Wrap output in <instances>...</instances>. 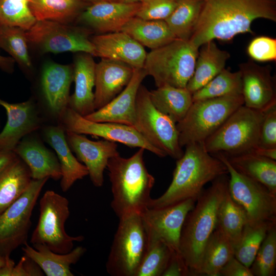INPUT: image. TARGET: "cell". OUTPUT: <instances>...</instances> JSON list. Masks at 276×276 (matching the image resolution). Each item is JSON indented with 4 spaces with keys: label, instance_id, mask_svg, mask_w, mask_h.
Instances as JSON below:
<instances>
[{
    "label": "cell",
    "instance_id": "obj_35",
    "mask_svg": "<svg viewBox=\"0 0 276 276\" xmlns=\"http://www.w3.org/2000/svg\"><path fill=\"white\" fill-rule=\"evenodd\" d=\"M203 0H178L171 14L165 20L176 38L189 40L197 22Z\"/></svg>",
    "mask_w": 276,
    "mask_h": 276
},
{
    "label": "cell",
    "instance_id": "obj_1",
    "mask_svg": "<svg viewBox=\"0 0 276 276\" xmlns=\"http://www.w3.org/2000/svg\"><path fill=\"white\" fill-rule=\"evenodd\" d=\"M259 18L276 22V0H203L189 40L199 48L215 39L229 41L240 34H253L251 24Z\"/></svg>",
    "mask_w": 276,
    "mask_h": 276
},
{
    "label": "cell",
    "instance_id": "obj_7",
    "mask_svg": "<svg viewBox=\"0 0 276 276\" xmlns=\"http://www.w3.org/2000/svg\"><path fill=\"white\" fill-rule=\"evenodd\" d=\"M263 115L264 111L241 106L204 141L205 150L226 156L252 151L259 146Z\"/></svg>",
    "mask_w": 276,
    "mask_h": 276
},
{
    "label": "cell",
    "instance_id": "obj_25",
    "mask_svg": "<svg viewBox=\"0 0 276 276\" xmlns=\"http://www.w3.org/2000/svg\"><path fill=\"white\" fill-rule=\"evenodd\" d=\"M134 68L122 62L101 58L95 67V110L119 94L131 80Z\"/></svg>",
    "mask_w": 276,
    "mask_h": 276
},
{
    "label": "cell",
    "instance_id": "obj_14",
    "mask_svg": "<svg viewBox=\"0 0 276 276\" xmlns=\"http://www.w3.org/2000/svg\"><path fill=\"white\" fill-rule=\"evenodd\" d=\"M73 65L48 62L42 67L36 102L46 124H58L68 107Z\"/></svg>",
    "mask_w": 276,
    "mask_h": 276
},
{
    "label": "cell",
    "instance_id": "obj_41",
    "mask_svg": "<svg viewBox=\"0 0 276 276\" xmlns=\"http://www.w3.org/2000/svg\"><path fill=\"white\" fill-rule=\"evenodd\" d=\"M30 0H0V26L30 29L37 21L29 7Z\"/></svg>",
    "mask_w": 276,
    "mask_h": 276
},
{
    "label": "cell",
    "instance_id": "obj_20",
    "mask_svg": "<svg viewBox=\"0 0 276 276\" xmlns=\"http://www.w3.org/2000/svg\"><path fill=\"white\" fill-rule=\"evenodd\" d=\"M65 137L72 151L87 169L93 184L96 187H102L103 173L109 159L120 154L116 143L106 140L94 141L71 131H65Z\"/></svg>",
    "mask_w": 276,
    "mask_h": 276
},
{
    "label": "cell",
    "instance_id": "obj_17",
    "mask_svg": "<svg viewBox=\"0 0 276 276\" xmlns=\"http://www.w3.org/2000/svg\"><path fill=\"white\" fill-rule=\"evenodd\" d=\"M6 111L7 123L0 132V150L13 151L26 135L39 130L46 122L33 98L17 103L0 99Z\"/></svg>",
    "mask_w": 276,
    "mask_h": 276
},
{
    "label": "cell",
    "instance_id": "obj_42",
    "mask_svg": "<svg viewBox=\"0 0 276 276\" xmlns=\"http://www.w3.org/2000/svg\"><path fill=\"white\" fill-rule=\"evenodd\" d=\"M275 267L276 225H274L268 231L250 269L254 276H273Z\"/></svg>",
    "mask_w": 276,
    "mask_h": 276
},
{
    "label": "cell",
    "instance_id": "obj_3",
    "mask_svg": "<svg viewBox=\"0 0 276 276\" xmlns=\"http://www.w3.org/2000/svg\"><path fill=\"white\" fill-rule=\"evenodd\" d=\"M227 175L217 178L203 189L183 223L179 251L191 275H199L205 246L216 228L219 208L228 189Z\"/></svg>",
    "mask_w": 276,
    "mask_h": 276
},
{
    "label": "cell",
    "instance_id": "obj_39",
    "mask_svg": "<svg viewBox=\"0 0 276 276\" xmlns=\"http://www.w3.org/2000/svg\"><path fill=\"white\" fill-rule=\"evenodd\" d=\"M26 31L16 27L0 26V48L7 52L25 70L32 67Z\"/></svg>",
    "mask_w": 276,
    "mask_h": 276
},
{
    "label": "cell",
    "instance_id": "obj_44",
    "mask_svg": "<svg viewBox=\"0 0 276 276\" xmlns=\"http://www.w3.org/2000/svg\"><path fill=\"white\" fill-rule=\"evenodd\" d=\"M247 52L251 60L259 62L276 60V39L265 36L254 38L249 43Z\"/></svg>",
    "mask_w": 276,
    "mask_h": 276
},
{
    "label": "cell",
    "instance_id": "obj_10",
    "mask_svg": "<svg viewBox=\"0 0 276 276\" xmlns=\"http://www.w3.org/2000/svg\"><path fill=\"white\" fill-rule=\"evenodd\" d=\"M135 129L151 145L167 156L178 159L183 154L180 146L176 124L153 105L149 90L142 84L136 98Z\"/></svg>",
    "mask_w": 276,
    "mask_h": 276
},
{
    "label": "cell",
    "instance_id": "obj_18",
    "mask_svg": "<svg viewBox=\"0 0 276 276\" xmlns=\"http://www.w3.org/2000/svg\"><path fill=\"white\" fill-rule=\"evenodd\" d=\"M242 80L244 105L264 111L276 104L275 79L270 65L262 66L252 60L238 65Z\"/></svg>",
    "mask_w": 276,
    "mask_h": 276
},
{
    "label": "cell",
    "instance_id": "obj_34",
    "mask_svg": "<svg viewBox=\"0 0 276 276\" xmlns=\"http://www.w3.org/2000/svg\"><path fill=\"white\" fill-rule=\"evenodd\" d=\"M89 4L79 0H30L29 7L37 20L70 24Z\"/></svg>",
    "mask_w": 276,
    "mask_h": 276
},
{
    "label": "cell",
    "instance_id": "obj_21",
    "mask_svg": "<svg viewBox=\"0 0 276 276\" xmlns=\"http://www.w3.org/2000/svg\"><path fill=\"white\" fill-rule=\"evenodd\" d=\"M147 76L143 68H134L131 80L119 94L104 106L84 117L94 122L116 123L135 128L136 95Z\"/></svg>",
    "mask_w": 276,
    "mask_h": 276
},
{
    "label": "cell",
    "instance_id": "obj_51",
    "mask_svg": "<svg viewBox=\"0 0 276 276\" xmlns=\"http://www.w3.org/2000/svg\"><path fill=\"white\" fill-rule=\"evenodd\" d=\"M15 61L10 57H5L0 54V68L7 73H11L13 71Z\"/></svg>",
    "mask_w": 276,
    "mask_h": 276
},
{
    "label": "cell",
    "instance_id": "obj_13",
    "mask_svg": "<svg viewBox=\"0 0 276 276\" xmlns=\"http://www.w3.org/2000/svg\"><path fill=\"white\" fill-rule=\"evenodd\" d=\"M49 178L32 179L26 191L0 214V255L8 257L27 242L33 210Z\"/></svg>",
    "mask_w": 276,
    "mask_h": 276
},
{
    "label": "cell",
    "instance_id": "obj_37",
    "mask_svg": "<svg viewBox=\"0 0 276 276\" xmlns=\"http://www.w3.org/2000/svg\"><path fill=\"white\" fill-rule=\"evenodd\" d=\"M242 94V80L240 71L232 72L225 68L205 85L192 94L193 102Z\"/></svg>",
    "mask_w": 276,
    "mask_h": 276
},
{
    "label": "cell",
    "instance_id": "obj_4",
    "mask_svg": "<svg viewBox=\"0 0 276 276\" xmlns=\"http://www.w3.org/2000/svg\"><path fill=\"white\" fill-rule=\"evenodd\" d=\"M145 149L128 158L118 155L108 160L107 168L111 183V207L120 219L132 213L142 214L148 208L155 178L148 171L144 160Z\"/></svg>",
    "mask_w": 276,
    "mask_h": 276
},
{
    "label": "cell",
    "instance_id": "obj_38",
    "mask_svg": "<svg viewBox=\"0 0 276 276\" xmlns=\"http://www.w3.org/2000/svg\"><path fill=\"white\" fill-rule=\"evenodd\" d=\"M275 223L264 222L244 227L240 238L235 246L234 257L250 268L268 231Z\"/></svg>",
    "mask_w": 276,
    "mask_h": 276
},
{
    "label": "cell",
    "instance_id": "obj_54",
    "mask_svg": "<svg viewBox=\"0 0 276 276\" xmlns=\"http://www.w3.org/2000/svg\"><path fill=\"white\" fill-rule=\"evenodd\" d=\"M121 1L122 2H128V3H135V2L144 3L145 2H147L148 0H121Z\"/></svg>",
    "mask_w": 276,
    "mask_h": 276
},
{
    "label": "cell",
    "instance_id": "obj_2",
    "mask_svg": "<svg viewBox=\"0 0 276 276\" xmlns=\"http://www.w3.org/2000/svg\"><path fill=\"white\" fill-rule=\"evenodd\" d=\"M185 147L183 155L176 160L170 186L162 195L151 198L148 208H164L189 199L197 200L207 183L228 174L225 164L207 152L203 143Z\"/></svg>",
    "mask_w": 276,
    "mask_h": 276
},
{
    "label": "cell",
    "instance_id": "obj_12",
    "mask_svg": "<svg viewBox=\"0 0 276 276\" xmlns=\"http://www.w3.org/2000/svg\"><path fill=\"white\" fill-rule=\"evenodd\" d=\"M213 155L225 164L229 175V193L244 210L248 224L254 225L264 222L276 223V194L263 185L238 173L222 154Z\"/></svg>",
    "mask_w": 276,
    "mask_h": 276
},
{
    "label": "cell",
    "instance_id": "obj_53",
    "mask_svg": "<svg viewBox=\"0 0 276 276\" xmlns=\"http://www.w3.org/2000/svg\"><path fill=\"white\" fill-rule=\"evenodd\" d=\"M6 261V257L0 255V267L4 266Z\"/></svg>",
    "mask_w": 276,
    "mask_h": 276
},
{
    "label": "cell",
    "instance_id": "obj_11",
    "mask_svg": "<svg viewBox=\"0 0 276 276\" xmlns=\"http://www.w3.org/2000/svg\"><path fill=\"white\" fill-rule=\"evenodd\" d=\"M26 33L28 43L42 53L84 52L96 56L91 31L84 26L37 20Z\"/></svg>",
    "mask_w": 276,
    "mask_h": 276
},
{
    "label": "cell",
    "instance_id": "obj_16",
    "mask_svg": "<svg viewBox=\"0 0 276 276\" xmlns=\"http://www.w3.org/2000/svg\"><path fill=\"white\" fill-rule=\"evenodd\" d=\"M196 201L189 199L166 207L146 209L141 215L147 240H159L172 252L180 254L179 239L182 226Z\"/></svg>",
    "mask_w": 276,
    "mask_h": 276
},
{
    "label": "cell",
    "instance_id": "obj_6",
    "mask_svg": "<svg viewBox=\"0 0 276 276\" xmlns=\"http://www.w3.org/2000/svg\"><path fill=\"white\" fill-rule=\"evenodd\" d=\"M243 104L242 94L193 101L185 117L176 123L180 146L203 143Z\"/></svg>",
    "mask_w": 276,
    "mask_h": 276
},
{
    "label": "cell",
    "instance_id": "obj_31",
    "mask_svg": "<svg viewBox=\"0 0 276 276\" xmlns=\"http://www.w3.org/2000/svg\"><path fill=\"white\" fill-rule=\"evenodd\" d=\"M30 170L17 156L0 174V214L26 191L32 180Z\"/></svg>",
    "mask_w": 276,
    "mask_h": 276
},
{
    "label": "cell",
    "instance_id": "obj_52",
    "mask_svg": "<svg viewBox=\"0 0 276 276\" xmlns=\"http://www.w3.org/2000/svg\"><path fill=\"white\" fill-rule=\"evenodd\" d=\"M91 4L99 1H122L121 0H79Z\"/></svg>",
    "mask_w": 276,
    "mask_h": 276
},
{
    "label": "cell",
    "instance_id": "obj_8",
    "mask_svg": "<svg viewBox=\"0 0 276 276\" xmlns=\"http://www.w3.org/2000/svg\"><path fill=\"white\" fill-rule=\"evenodd\" d=\"M147 247V236L141 214L119 219L106 264L112 276H135Z\"/></svg>",
    "mask_w": 276,
    "mask_h": 276
},
{
    "label": "cell",
    "instance_id": "obj_29",
    "mask_svg": "<svg viewBox=\"0 0 276 276\" xmlns=\"http://www.w3.org/2000/svg\"><path fill=\"white\" fill-rule=\"evenodd\" d=\"M224 156L238 173L263 185L276 194L275 160L260 156L253 151Z\"/></svg>",
    "mask_w": 276,
    "mask_h": 276
},
{
    "label": "cell",
    "instance_id": "obj_49",
    "mask_svg": "<svg viewBox=\"0 0 276 276\" xmlns=\"http://www.w3.org/2000/svg\"><path fill=\"white\" fill-rule=\"evenodd\" d=\"M17 156L13 151L0 150V174Z\"/></svg>",
    "mask_w": 276,
    "mask_h": 276
},
{
    "label": "cell",
    "instance_id": "obj_27",
    "mask_svg": "<svg viewBox=\"0 0 276 276\" xmlns=\"http://www.w3.org/2000/svg\"><path fill=\"white\" fill-rule=\"evenodd\" d=\"M22 250L24 255L33 260L47 276H73L71 266L76 264L86 249L77 246L66 254H59L43 244L30 246L26 242Z\"/></svg>",
    "mask_w": 276,
    "mask_h": 276
},
{
    "label": "cell",
    "instance_id": "obj_46",
    "mask_svg": "<svg viewBox=\"0 0 276 276\" xmlns=\"http://www.w3.org/2000/svg\"><path fill=\"white\" fill-rule=\"evenodd\" d=\"M43 272L30 258L24 255L19 262L13 267L11 276H41Z\"/></svg>",
    "mask_w": 276,
    "mask_h": 276
},
{
    "label": "cell",
    "instance_id": "obj_9",
    "mask_svg": "<svg viewBox=\"0 0 276 276\" xmlns=\"http://www.w3.org/2000/svg\"><path fill=\"white\" fill-rule=\"evenodd\" d=\"M70 214L69 201L53 190L45 192L39 201V216L30 242L43 244L59 254H66L73 249L74 242L84 239L82 235L71 236L65 229Z\"/></svg>",
    "mask_w": 276,
    "mask_h": 276
},
{
    "label": "cell",
    "instance_id": "obj_24",
    "mask_svg": "<svg viewBox=\"0 0 276 276\" xmlns=\"http://www.w3.org/2000/svg\"><path fill=\"white\" fill-rule=\"evenodd\" d=\"M39 130L43 141L56 152L62 174L60 187L65 192L77 180L88 175L87 169L73 155L66 140L65 131L60 124H46Z\"/></svg>",
    "mask_w": 276,
    "mask_h": 276
},
{
    "label": "cell",
    "instance_id": "obj_40",
    "mask_svg": "<svg viewBox=\"0 0 276 276\" xmlns=\"http://www.w3.org/2000/svg\"><path fill=\"white\" fill-rule=\"evenodd\" d=\"M172 252L162 242L147 240V247L135 276H162Z\"/></svg>",
    "mask_w": 276,
    "mask_h": 276
},
{
    "label": "cell",
    "instance_id": "obj_23",
    "mask_svg": "<svg viewBox=\"0 0 276 276\" xmlns=\"http://www.w3.org/2000/svg\"><path fill=\"white\" fill-rule=\"evenodd\" d=\"M90 40L96 56L122 62L134 68H143L147 55L144 47L125 32L100 34Z\"/></svg>",
    "mask_w": 276,
    "mask_h": 276
},
{
    "label": "cell",
    "instance_id": "obj_36",
    "mask_svg": "<svg viewBox=\"0 0 276 276\" xmlns=\"http://www.w3.org/2000/svg\"><path fill=\"white\" fill-rule=\"evenodd\" d=\"M247 223L244 210L232 198L228 188L219 208L216 227L231 240L235 247Z\"/></svg>",
    "mask_w": 276,
    "mask_h": 276
},
{
    "label": "cell",
    "instance_id": "obj_48",
    "mask_svg": "<svg viewBox=\"0 0 276 276\" xmlns=\"http://www.w3.org/2000/svg\"><path fill=\"white\" fill-rule=\"evenodd\" d=\"M254 276L250 268L233 257L220 270L219 276Z\"/></svg>",
    "mask_w": 276,
    "mask_h": 276
},
{
    "label": "cell",
    "instance_id": "obj_33",
    "mask_svg": "<svg viewBox=\"0 0 276 276\" xmlns=\"http://www.w3.org/2000/svg\"><path fill=\"white\" fill-rule=\"evenodd\" d=\"M234 254L232 242L216 227L205 246L199 275L219 276L220 270Z\"/></svg>",
    "mask_w": 276,
    "mask_h": 276
},
{
    "label": "cell",
    "instance_id": "obj_50",
    "mask_svg": "<svg viewBox=\"0 0 276 276\" xmlns=\"http://www.w3.org/2000/svg\"><path fill=\"white\" fill-rule=\"evenodd\" d=\"M252 151L260 156L276 160V148L257 147Z\"/></svg>",
    "mask_w": 276,
    "mask_h": 276
},
{
    "label": "cell",
    "instance_id": "obj_19",
    "mask_svg": "<svg viewBox=\"0 0 276 276\" xmlns=\"http://www.w3.org/2000/svg\"><path fill=\"white\" fill-rule=\"evenodd\" d=\"M141 6L139 2L99 1L87 6L76 20L100 34L119 32L136 16Z\"/></svg>",
    "mask_w": 276,
    "mask_h": 276
},
{
    "label": "cell",
    "instance_id": "obj_22",
    "mask_svg": "<svg viewBox=\"0 0 276 276\" xmlns=\"http://www.w3.org/2000/svg\"><path fill=\"white\" fill-rule=\"evenodd\" d=\"M37 131L24 136L13 151L29 168L32 179H61L62 174L57 155L44 145Z\"/></svg>",
    "mask_w": 276,
    "mask_h": 276
},
{
    "label": "cell",
    "instance_id": "obj_45",
    "mask_svg": "<svg viewBox=\"0 0 276 276\" xmlns=\"http://www.w3.org/2000/svg\"><path fill=\"white\" fill-rule=\"evenodd\" d=\"M258 147L276 148V104L264 111Z\"/></svg>",
    "mask_w": 276,
    "mask_h": 276
},
{
    "label": "cell",
    "instance_id": "obj_47",
    "mask_svg": "<svg viewBox=\"0 0 276 276\" xmlns=\"http://www.w3.org/2000/svg\"><path fill=\"white\" fill-rule=\"evenodd\" d=\"M191 273L180 254L172 252L162 276H188Z\"/></svg>",
    "mask_w": 276,
    "mask_h": 276
},
{
    "label": "cell",
    "instance_id": "obj_43",
    "mask_svg": "<svg viewBox=\"0 0 276 276\" xmlns=\"http://www.w3.org/2000/svg\"><path fill=\"white\" fill-rule=\"evenodd\" d=\"M178 0H148L142 3L136 16L145 20H165L173 12Z\"/></svg>",
    "mask_w": 276,
    "mask_h": 276
},
{
    "label": "cell",
    "instance_id": "obj_28",
    "mask_svg": "<svg viewBox=\"0 0 276 276\" xmlns=\"http://www.w3.org/2000/svg\"><path fill=\"white\" fill-rule=\"evenodd\" d=\"M193 74L186 88L192 94L201 88L225 68L231 55L219 48L214 41H208L199 47Z\"/></svg>",
    "mask_w": 276,
    "mask_h": 276
},
{
    "label": "cell",
    "instance_id": "obj_15",
    "mask_svg": "<svg viewBox=\"0 0 276 276\" xmlns=\"http://www.w3.org/2000/svg\"><path fill=\"white\" fill-rule=\"evenodd\" d=\"M59 124L65 131L99 136L130 147L144 148L160 157L167 156L163 151L151 145L132 126L116 123L91 121L69 107L63 113Z\"/></svg>",
    "mask_w": 276,
    "mask_h": 276
},
{
    "label": "cell",
    "instance_id": "obj_30",
    "mask_svg": "<svg viewBox=\"0 0 276 276\" xmlns=\"http://www.w3.org/2000/svg\"><path fill=\"white\" fill-rule=\"evenodd\" d=\"M121 31L143 47L151 50L164 46L176 39L164 20H145L135 16Z\"/></svg>",
    "mask_w": 276,
    "mask_h": 276
},
{
    "label": "cell",
    "instance_id": "obj_5",
    "mask_svg": "<svg viewBox=\"0 0 276 276\" xmlns=\"http://www.w3.org/2000/svg\"><path fill=\"white\" fill-rule=\"evenodd\" d=\"M199 49L189 40L176 38L147 53L143 68L157 87L186 88L194 73Z\"/></svg>",
    "mask_w": 276,
    "mask_h": 276
},
{
    "label": "cell",
    "instance_id": "obj_32",
    "mask_svg": "<svg viewBox=\"0 0 276 276\" xmlns=\"http://www.w3.org/2000/svg\"><path fill=\"white\" fill-rule=\"evenodd\" d=\"M149 95L154 106L176 124L185 117L193 103L192 94L186 88L165 85L149 91Z\"/></svg>",
    "mask_w": 276,
    "mask_h": 276
},
{
    "label": "cell",
    "instance_id": "obj_26",
    "mask_svg": "<svg viewBox=\"0 0 276 276\" xmlns=\"http://www.w3.org/2000/svg\"><path fill=\"white\" fill-rule=\"evenodd\" d=\"M93 56L88 53L78 52L73 64L75 90L70 96L68 107L83 117L95 111L93 88L96 63Z\"/></svg>",
    "mask_w": 276,
    "mask_h": 276
}]
</instances>
